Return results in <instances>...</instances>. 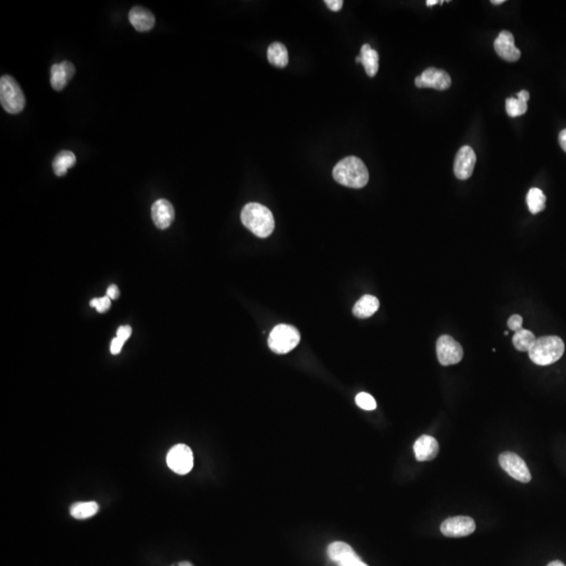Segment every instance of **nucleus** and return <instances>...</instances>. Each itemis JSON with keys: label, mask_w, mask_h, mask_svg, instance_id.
Returning a JSON list of instances; mask_svg holds the SVG:
<instances>
[{"label": "nucleus", "mask_w": 566, "mask_h": 566, "mask_svg": "<svg viewBox=\"0 0 566 566\" xmlns=\"http://www.w3.org/2000/svg\"><path fill=\"white\" fill-rule=\"evenodd\" d=\"M499 465L514 479L528 484L532 479L530 470L525 461L513 452H503L499 455Z\"/></svg>", "instance_id": "nucleus-7"}, {"label": "nucleus", "mask_w": 566, "mask_h": 566, "mask_svg": "<svg viewBox=\"0 0 566 566\" xmlns=\"http://www.w3.org/2000/svg\"><path fill=\"white\" fill-rule=\"evenodd\" d=\"M565 345L557 335L538 338L528 350V356L535 364L547 366L560 360L564 354Z\"/></svg>", "instance_id": "nucleus-3"}, {"label": "nucleus", "mask_w": 566, "mask_h": 566, "mask_svg": "<svg viewBox=\"0 0 566 566\" xmlns=\"http://www.w3.org/2000/svg\"><path fill=\"white\" fill-rule=\"evenodd\" d=\"M530 100V92L521 90L517 98H507L505 101L507 113L511 117H519L528 111V101Z\"/></svg>", "instance_id": "nucleus-19"}, {"label": "nucleus", "mask_w": 566, "mask_h": 566, "mask_svg": "<svg viewBox=\"0 0 566 566\" xmlns=\"http://www.w3.org/2000/svg\"><path fill=\"white\" fill-rule=\"evenodd\" d=\"M379 302L377 297L365 295L354 304L352 312L356 318L366 319L375 314L379 310Z\"/></svg>", "instance_id": "nucleus-18"}, {"label": "nucleus", "mask_w": 566, "mask_h": 566, "mask_svg": "<svg viewBox=\"0 0 566 566\" xmlns=\"http://www.w3.org/2000/svg\"><path fill=\"white\" fill-rule=\"evenodd\" d=\"M415 457L419 461H429L437 456L440 446L437 440L430 435H421L413 446Z\"/></svg>", "instance_id": "nucleus-15"}, {"label": "nucleus", "mask_w": 566, "mask_h": 566, "mask_svg": "<svg viewBox=\"0 0 566 566\" xmlns=\"http://www.w3.org/2000/svg\"><path fill=\"white\" fill-rule=\"evenodd\" d=\"M361 63L364 66L365 71L369 77H375L379 71V54L377 50H372L369 44H364L361 48Z\"/></svg>", "instance_id": "nucleus-20"}, {"label": "nucleus", "mask_w": 566, "mask_h": 566, "mask_svg": "<svg viewBox=\"0 0 566 566\" xmlns=\"http://www.w3.org/2000/svg\"><path fill=\"white\" fill-rule=\"evenodd\" d=\"M545 201L546 197L540 189L532 188L526 195V203L532 214H538L543 211L545 209Z\"/></svg>", "instance_id": "nucleus-23"}, {"label": "nucleus", "mask_w": 566, "mask_h": 566, "mask_svg": "<svg viewBox=\"0 0 566 566\" xmlns=\"http://www.w3.org/2000/svg\"><path fill=\"white\" fill-rule=\"evenodd\" d=\"M153 222L161 230L169 228L174 219L173 205L167 199H159L151 209Z\"/></svg>", "instance_id": "nucleus-14"}, {"label": "nucleus", "mask_w": 566, "mask_h": 566, "mask_svg": "<svg viewBox=\"0 0 566 566\" xmlns=\"http://www.w3.org/2000/svg\"><path fill=\"white\" fill-rule=\"evenodd\" d=\"M119 296V289H117V285H110V286L107 289V297L110 298V299H117Z\"/></svg>", "instance_id": "nucleus-32"}, {"label": "nucleus", "mask_w": 566, "mask_h": 566, "mask_svg": "<svg viewBox=\"0 0 566 566\" xmlns=\"http://www.w3.org/2000/svg\"><path fill=\"white\" fill-rule=\"evenodd\" d=\"M535 341H536V337H535L534 333L524 328L515 331V335L513 337L514 346L519 351H528Z\"/></svg>", "instance_id": "nucleus-25"}, {"label": "nucleus", "mask_w": 566, "mask_h": 566, "mask_svg": "<svg viewBox=\"0 0 566 566\" xmlns=\"http://www.w3.org/2000/svg\"><path fill=\"white\" fill-rule=\"evenodd\" d=\"M129 20L138 31H148L154 27V15L142 6H134L129 12Z\"/></svg>", "instance_id": "nucleus-17"}, {"label": "nucleus", "mask_w": 566, "mask_h": 566, "mask_svg": "<svg viewBox=\"0 0 566 566\" xmlns=\"http://www.w3.org/2000/svg\"><path fill=\"white\" fill-rule=\"evenodd\" d=\"M476 164V154L470 146H463L457 151L454 161V174L458 180L471 177Z\"/></svg>", "instance_id": "nucleus-12"}, {"label": "nucleus", "mask_w": 566, "mask_h": 566, "mask_svg": "<svg viewBox=\"0 0 566 566\" xmlns=\"http://www.w3.org/2000/svg\"><path fill=\"white\" fill-rule=\"evenodd\" d=\"M356 404L363 410L371 411L377 408V402L375 398L366 392H360L356 396Z\"/></svg>", "instance_id": "nucleus-26"}, {"label": "nucleus", "mask_w": 566, "mask_h": 566, "mask_svg": "<svg viewBox=\"0 0 566 566\" xmlns=\"http://www.w3.org/2000/svg\"><path fill=\"white\" fill-rule=\"evenodd\" d=\"M415 85L419 88L446 90L451 86V78L442 69L429 67V68L425 69L421 75L415 78Z\"/></svg>", "instance_id": "nucleus-11"}, {"label": "nucleus", "mask_w": 566, "mask_h": 566, "mask_svg": "<svg viewBox=\"0 0 566 566\" xmlns=\"http://www.w3.org/2000/svg\"><path fill=\"white\" fill-rule=\"evenodd\" d=\"M475 521L467 516H456L448 518L440 525V532L446 537L450 538H459V537L469 536L475 530Z\"/></svg>", "instance_id": "nucleus-10"}, {"label": "nucleus", "mask_w": 566, "mask_h": 566, "mask_svg": "<svg viewBox=\"0 0 566 566\" xmlns=\"http://www.w3.org/2000/svg\"><path fill=\"white\" fill-rule=\"evenodd\" d=\"M522 323H523V319H522L521 316H519V314H513V316L509 317V320H507V326H509L511 331H518L522 329Z\"/></svg>", "instance_id": "nucleus-28"}, {"label": "nucleus", "mask_w": 566, "mask_h": 566, "mask_svg": "<svg viewBox=\"0 0 566 566\" xmlns=\"http://www.w3.org/2000/svg\"><path fill=\"white\" fill-rule=\"evenodd\" d=\"M75 155L71 151H61L52 161V169L57 176H63L66 174L69 168L73 167L75 164Z\"/></svg>", "instance_id": "nucleus-21"}, {"label": "nucleus", "mask_w": 566, "mask_h": 566, "mask_svg": "<svg viewBox=\"0 0 566 566\" xmlns=\"http://www.w3.org/2000/svg\"><path fill=\"white\" fill-rule=\"evenodd\" d=\"M110 298L107 297V296L102 298H94L90 301V305L102 314V312H107L110 307Z\"/></svg>", "instance_id": "nucleus-27"}, {"label": "nucleus", "mask_w": 566, "mask_h": 566, "mask_svg": "<svg viewBox=\"0 0 566 566\" xmlns=\"http://www.w3.org/2000/svg\"><path fill=\"white\" fill-rule=\"evenodd\" d=\"M494 48L497 55L507 62H516L521 57L519 48H516L513 34L509 31H501L494 41Z\"/></svg>", "instance_id": "nucleus-13"}, {"label": "nucleus", "mask_w": 566, "mask_h": 566, "mask_svg": "<svg viewBox=\"0 0 566 566\" xmlns=\"http://www.w3.org/2000/svg\"><path fill=\"white\" fill-rule=\"evenodd\" d=\"M178 566H193V565L192 564L190 563V562L182 561L180 562V564H178Z\"/></svg>", "instance_id": "nucleus-36"}, {"label": "nucleus", "mask_w": 566, "mask_h": 566, "mask_svg": "<svg viewBox=\"0 0 566 566\" xmlns=\"http://www.w3.org/2000/svg\"><path fill=\"white\" fill-rule=\"evenodd\" d=\"M124 341L119 340V338H115L111 342L110 345V351L113 354H119V351L122 350V347H123Z\"/></svg>", "instance_id": "nucleus-30"}, {"label": "nucleus", "mask_w": 566, "mask_h": 566, "mask_svg": "<svg viewBox=\"0 0 566 566\" xmlns=\"http://www.w3.org/2000/svg\"><path fill=\"white\" fill-rule=\"evenodd\" d=\"M241 222L245 228L260 238H266L275 228L274 216L266 205L247 203L241 212Z\"/></svg>", "instance_id": "nucleus-2"}, {"label": "nucleus", "mask_w": 566, "mask_h": 566, "mask_svg": "<svg viewBox=\"0 0 566 566\" xmlns=\"http://www.w3.org/2000/svg\"><path fill=\"white\" fill-rule=\"evenodd\" d=\"M50 83L52 88L56 90H62L66 86L67 82L75 75V66L69 61L54 64L50 69Z\"/></svg>", "instance_id": "nucleus-16"}, {"label": "nucleus", "mask_w": 566, "mask_h": 566, "mask_svg": "<svg viewBox=\"0 0 566 566\" xmlns=\"http://www.w3.org/2000/svg\"><path fill=\"white\" fill-rule=\"evenodd\" d=\"M329 559L338 566H368L347 543L335 541L327 547Z\"/></svg>", "instance_id": "nucleus-8"}, {"label": "nucleus", "mask_w": 566, "mask_h": 566, "mask_svg": "<svg viewBox=\"0 0 566 566\" xmlns=\"http://www.w3.org/2000/svg\"><path fill=\"white\" fill-rule=\"evenodd\" d=\"M356 62H360L361 63V61H362V59H361V56L356 57Z\"/></svg>", "instance_id": "nucleus-38"}, {"label": "nucleus", "mask_w": 566, "mask_h": 566, "mask_svg": "<svg viewBox=\"0 0 566 566\" xmlns=\"http://www.w3.org/2000/svg\"><path fill=\"white\" fill-rule=\"evenodd\" d=\"M99 511V505L94 501L77 502L71 505V515L75 519H86L96 515Z\"/></svg>", "instance_id": "nucleus-24"}, {"label": "nucleus", "mask_w": 566, "mask_h": 566, "mask_svg": "<svg viewBox=\"0 0 566 566\" xmlns=\"http://www.w3.org/2000/svg\"><path fill=\"white\" fill-rule=\"evenodd\" d=\"M167 465L176 474H188L193 467V453L190 447L178 444L170 449L167 455Z\"/></svg>", "instance_id": "nucleus-9"}, {"label": "nucleus", "mask_w": 566, "mask_h": 566, "mask_svg": "<svg viewBox=\"0 0 566 566\" xmlns=\"http://www.w3.org/2000/svg\"><path fill=\"white\" fill-rule=\"evenodd\" d=\"M324 2L325 4L328 6V8H331L333 12H338V10H341L342 6H343V1H342V0H325Z\"/></svg>", "instance_id": "nucleus-31"}, {"label": "nucleus", "mask_w": 566, "mask_h": 566, "mask_svg": "<svg viewBox=\"0 0 566 566\" xmlns=\"http://www.w3.org/2000/svg\"><path fill=\"white\" fill-rule=\"evenodd\" d=\"M300 333L296 327L287 324H279L270 331L268 346L273 351L279 354L291 351L299 344Z\"/></svg>", "instance_id": "nucleus-5"}, {"label": "nucleus", "mask_w": 566, "mask_h": 566, "mask_svg": "<svg viewBox=\"0 0 566 566\" xmlns=\"http://www.w3.org/2000/svg\"><path fill=\"white\" fill-rule=\"evenodd\" d=\"M0 102L4 110L13 115L24 108V94L16 80L10 75H2L0 79Z\"/></svg>", "instance_id": "nucleus-4"}, {"label": "nucleus", "mask_w": 566, "mask_h": 566, "mask_svg": "<svg viewBox=\"0 0 566 566\" xmlns=\"http://www.w3.org/2000/svg\"><path fill=\"white\" fill-rule=\"evenodd\" d=\"M493 4H496V6H499V4H502L505 2V0H492Z\"/></svg>", "instance_id": "nucleus-37"}, {"label": "nucleus", "mask_w": 566, "mask_h": 566, "mask_svg": "<svg viewBox=\"0 0 566 566\" xmlns=\"http://www.w3.org/2000/svg\"><path fill=\"white\" fill-rule=\"evenodd\" d=\"M559 143L560 146H561L562 149L566 152V129L562 130V131L560 132Z\"/></svg>", "instance_id": "nucleus-33"}, {"label": "nucleus", "mask_w": 566, "mask_h": 566, "mask_svg": "<svg viewBox=\"0 0 566 566\" xmlns=\"http://www.w3.org/2000/svg\"><path fill=\"white\" fill-rule=\"evenodd\" d=\"M131 331L132 329L129 325H124V326L119 327V329H117V338L125 342L131 335Z\"/></svg>", "instance_id": "nucleus-29"}, {"label": "nucleus", "mask_w": 566, "mask_h": 566, "mask_svg": "<svg viewBox=\"0 0 566 566\" xmlns=\"http://www.w3.org/2000/svg\"><path fill=\"white\" fill-rule=\"evenodd\" d=\"M547 566H566V565L565 564L563 563V562L561 561H553L551 562V563H549V565Z\"/></svg>", "instance_id": "nucleus-34"}, {"label": "nucleus", "mask_w": 566, "mask_h": 566, "mask_svg": "<svg viewBox=\"0 0 566 566\" xmlns=\"http://www.w3.org/2000/svg\"><path fill=\"white\" fill-rule=\"evenodd\" d=\"M333 175L339 184L354 189L363 188L369 180L366 165L356 157H347L340 161L333 168Z\"/></svg>", "instance_id": "nucleus-1"}, {"label": "nucleus", "mask_w": 566, "mask_h": 566, "mask_svg": "<svg viewBox=\"0 0 566 566\" xmlns=\"http://www.w3.org/2000/svg\"><path fill=\"white\" fill-rule=\"evenodd\" d=\"M268 59L270 64L275 66H286L289 63V52L286 48L279 42H274L268 46Z\"/></svg>", "instance_id": "nucleus-22"}, {"label": "nucleus", "mask_w": 566, "mask_h": 566, "mask_svg": "<svg viewBox=\"0 0 566 566\" xmlns=\"http://www.w3.org/2000/svg\"><path fill=\"white\" fill-rule=\"evenodd\" d=\"M437 3V0H428V1H426V4H427L428 6H435V4Z\"/></svg>", "instance_id": "nucleus-35"}, {"label": "nucleus", "mask_w": 566, "mask_h": 566, "mask_svg": "<svg viewBox=\"0 0 566 566\" xmlns=\"http://www.w3.org/2000/svg\"><path fill=\"white\" fill-rule=\"evenodd\" d=\"M436 354L442 366H450L460 362L463 356V349L458 342L451 335H442L436 342Z\"/></svg>", "instance_id": "nucleus-6"}]
</instances>
